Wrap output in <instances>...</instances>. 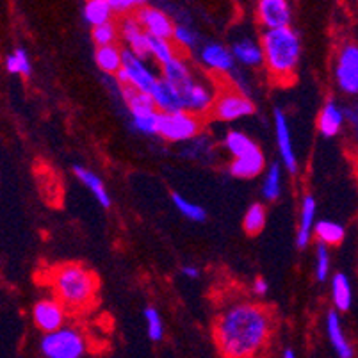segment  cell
Here are the masks:
<instances>
[{
    "mask_svg": "<svg viewBox=\"0 0 358 358\" xmlns=\"http://www.w3.org/2000/svg\"><path fill=\"white\" fill-rule=\"evenodd\" d=\"M198 36L191 31L187 25L177 24L173 34V43L177 48H182V50H194L198 47Z\"/></svg>",
    "mask_w": 358,
    "mask_h": 358,
    "instance_id": "obj_38",
    "label": "cell"
},
{
    "mask_svg": "<svg viewBox=\"0 0 358 358\" xmlns=\"http://www.w3.org/2000/svg\"><path fill=\"white\" fill-rule=\"evenodd\" d=\"M344 116H346V122L350 123L351 130H353L355 138L358 139V102L348 103L344 107Z\"/></svg>",
    "mask_w": 358,
    "mask_h": 358,
    "instance_id": "obj_40",
    "label": "cell"
},
{
    "mask_svg": "<svg viewBox=\"0 0 358 358\" xmlns=\"http://www.w3.org/2000/svg\"><path fill=\"white\" fill-rule=\"evenodd\" d=\"M171 200H173L175 209H177L182 216L187 217V220L198 221V223L207 220V213H205V209L201 207V205L193 203V201H189L187 198H184L178 193L171 194Z\"/></svg>",
    "mask_w": 358,
    "mask_h": 358,
    "instance_id": "obj_35",
    "label": "cell"
},
{
    "mask_svg": "<svg viewBox=\"0 0 358 358\" xmlns=\"http://www.w3.org/2000/svg\"><path fill=\"white\" fill-rule=\"evenodd\" d=\"M134 16L138 18V22L148 36H154V38H159V40L173 41L177 24H175V20L168 11L157 8V6L143 4L136 11Z\"/></svg>",
    "mask_w": 358,
    "mask_h": 358,
    "instance_id": "obj_9",
    "label": "cell"
},
{
    "mask_svg": "<svg viewBox=\"0 0 358 358\" xmlns=\"http://www.w3.org/2000/svg\"><path fill=\"white\" fill-rule=\"evenodd\" d=\"M115 79L118 84H129V86L152 96L161 77H157L154 71L150 70L145 61L139 59L138 55L123 48V70L116 75Z\"/></svg>",
    "mask_w": 358,
    "mask_h": 358,
    "instance_id": "obj_6",
    "label": "cell"
},
{
    "mask_svg": "<svg viewBox=\"0 0 358 358\" xmlns=\"http://www.w3.org/2000/svg\"><path fill=\"white\" fill-rule=\"evenodd\" d=\"M216 96L217 93L209 84L196 80L187 93V99H185V110H189L193 115L205 120V116H210V113H213Z\"/></svg>",
    "mask_w": 358,
    "mask_h": 358,
    "instance_id": "obj_17",
    "label": "cell"
},
{
    "mask_svg": "<svg viewBox=\"0 0 358 358\" xmlns=\"http://www.w3.org/2000/svg\"><path fill=\"white\" fill-rule=\"evenodd\" d=\"M45 284L68 312L80 314L95 307L100 287L99 278L83 264L68 262L50 268L45 276Z\"/></svg>",
    "mask_w": 358,
    "mask_h": 358,
    "instance_id": "obj_2",
    "label": "cell"
},
{
    "mask_svg": "<svg viewBox=\"0 0 358 358\" xmlns=\"http://www.w3.org/2000/svg\"><path fill=\"white\" fill-rule=\"evenodd\" d=\"M198 57H200L201 64L207 70L217 71V73H230L234 71V57L232 50L220 43H207L198 50Z\"/></svg>",
    "mask_w": 358,
    "mask_h": 358,
    "instance_id": "obj_16",
    "label": "cell"
},
{
    "mask_svg": "<svg viewBox=\"0 0 358 358\" xmlns=\"http://www.w3.org/2000/svg\"><path fill=\"white\" fill-rule=\"evenodd\" d=\"M83 15L91 29L115 22V11L110 8V0H87L84 2Z\"/></svg>",
    "mask_w": 358,
    "mask_h": 358,
    "instance_id": "obj_25",
    "label": "cell"
},
{
    "mask_svg": "<svg viewBox=\"0 0 358 358\" xmlns=\"http://www.w3.org/2000/svg\"><path fill=\"white\" fill-rule=\"evenodd\" d=\"M180 273L185 276V278H189V280H196L198 276H200V269H198L196 266H184V268L180 269Z\"/></svg>",
    "mask_w": 358,
    "mask_h": 358,
    "instance_id": "obj_42",
    "label": "cell"
},
{
    "mask_svg": "<svg viewBox=\"0 0 358 358\" xmlns=\"http://www.w3.org/2000/svg\"><path fill=\"white\" fill-rule=\"evenodd\" d=\"M275 314L266 305L237 301L217 314L213 337L221 358H255L271 341Z\"/></svg>",
    "mask_w": 358,
    "mask_h": 358,
    "instance_id": "obj_1",
    "label": "cell"
},
{
    "mask_svg": "<svg viewBox=\"0 0 358 358\" xmlns=\"http://www.w3.org/2000/svg\"><path fill=\"white\" fill-rule=\"evenodd\" d=\"M143 4H145V2H139V0H110V8H113L115 15H118L120 18L136 15V11H138Z\"/></svg>",
    "mask_w": 358,
    "mask_h": 358,
    "instance_id": "obj_39",
    "label": "cell"
},
{
    "mask_svg": "<svg viewBox=\"0 0 358 358\" xmlns=\"http://www.w3.org/2000/svg\"><path fill=\"white\" fill-rule=\"evenodd\" d=\"M266 221H268V210L262 203H252L244 214L243 220V229L248 236H257L264 230L266 227Z\"/></svg>",
    "mask_w": 358,
    "mask_h": 358,
    "instance_id": "obj_30",
    "label": "cell"
},
{
    "mask_svg": "<svg viewBox=\"0 0 358 358\" xmlns=\"http://www.w3.org/2000/svg\"><path fill=\"white\" fill-rule=\"evenodd\" d=\"M68 310L55 298H47L36 301L32 307V321L36 328L47 334L61 330L66 327Z\"/></svg>",
    "mask_w": 358,
    "mask_h": 358,
    "instance_id": "obj_10",
    "label": "cell"
},
{
    "mask_svg": "<svg viewBox=\"0 0 358 358\" xmlns=\"http://www.w3.org/2000/svg\"><path fill=\"white\" fill-rule=\"evenodd\" d=\"M255 15L266 31L291 27L292 9L287 0H259Z\"/></svg>",
    "mask_w": 358,
    "mask_h": 358,
    "instance_id": "obj_11",
    "label": "cell"
},
{
    "mask_svg": "<svg viewBox=\"0 0 358 358\" xmlns=\"http://www.w3.org/2000/svg\"><path fill=\"white\" fill-rule=\"evenodd\" d=\"M253 113H255V106L248 99V95L237 91L236 87H229L217 93L210 116L217 122H236V120L252 116Z\"/></svg>",
    "mask_w": 358,
    "mask_h": 358,
    "instance_id": "obj_7",
    "label": "cell"
},
{
    "mask_svg": "<svg viewBox=\"0 0 358 358\" xmlns=\"http://www.w3.org/2000/svg\"><path fill=\"white\" fill-rule=\"evenodd\" d=\"M150 55L157 61L161 66L168 64L169 61H173L177 57V47H175L173 41H166L159 40V38H154L150 36Z\"/></svg>",
    "mask_w": 358,
    "mask_h": 358,
    "instance_id": "obj_32",
    "label": "cell"
},
{
    "mask_svg": "<svg viewBox=\"0 0 358 358\" xmlns=\"http://www.w3.org/2000/svg\"><path fill=\"white\" fill-rule=\"evenodd\" d=\"M95 63L102 73L109 75V77H116L123 70V48L120 45L96 48Z\"/></svg>",
    "mask_w": 358,
    "mask_h": 358,
    "instance_id": "obj_23",
    "label": "cell"
},
{
    "mask_svg": "<svg viewBox=\"0 0 358 358\" xmlns=\"http://www.w3.org/2000/svg\"><path fill=\"white\" fill-rule=\"evenodd\" d=\"M223 145L227 148V152L232 155V159L244 157V155L253 154V152L259 150V145L255 141H252L246 134L239 132V130H230V132H227Z\"/></svg>",
    "mask_w": 358,
    "mask_h": 358,
    "instance_id": "obj_28",
    "label": "cell"
},
{
    "mask_svg": "<svg viewBox=\"0 0 358 358\" xmlns=\"http://www.w3.org/2000/svg\"><path fill=\"white\" fill-rule=\"evenodd\" d=\"M273 120H275L276 145H278L282 164H284V168L287 169L289 173L296 175V171H298V159H296L294 148H292L291 130H289V123L284 115V110L275 109V113H273Z\"/></svg>",
    "mask_w": 358,
    "mask_h": 358,
    "instance_id": "obj_13",
    "label": "cell"
},
{
    "mask_svg": "<svg viewBox=\"0 0 358 358\" xmlns=\"http://www.w3.org/2000/svg\"><path fill=\"white\" fill-rule=\"evenodd\" d=\"M324 327H327V335L328 341H330L331 348L335 350L338 358H353L355 351L353 346L350 344V341L346 338L344 334L343 321H341V315L337 310H330L324 319Z\"/></svg>",
    "mask_w": 358,
    "mask_h": 358,
    "instance_id": "obj_20",
    "label": "cell"
},
{
    "mask_svg": "<svg viewBox=\"0 0 358 358\" xmlns=\"http://www.w3.org/2000/svg\"><path fill=\"white\" fill-rule=\"evenodd\" d=\"M266 169V157L262 150H257L253 154L244 155V157L232 159L229 164V171L236 178H255Z\"/></svg>",
    "mask_w": 358,
    "mask_h": 358,
    "instance_id": "obj_21",
    "label": "cell"
},
{
    "mask_svg": "<svg viewBox=\"0 0 358 358\" xmlns=\"http://www.w3.org/2000/svg\"><path fill=\"white\" fill-rule=\"evenodd\" d=\"M344 123H346V116H344V107L338 106L334 100H328L317 116V130L323 138H335L341 134Z\"/></svg>",
    "mask_w": 358,
    "mask_h": 358,
    "instance_id": "obj_18",
    "label": "cell"
},
{
    "mask_svg": "<svg viewBox=\"0 0 358 358\" xmlns=\"http://www.w3.org/2000/svg\"><path fill=\"white\" fill-rule=\"evenodd\" d=\"M335 83L346 95H358V45L344 43L335 55Z\"/></svg>",
    "mask_w": 358,
    "mask_h": 358,
    "instance_id": "obj_8",
    "label": "cell"
},
{
    "mask_svg": "<svg viewBox=\"0 0 358 358\" xmlns=\"http://www.w3.org/2000/svg\"><path fill=\"white\" fill-rule=\"evenodd\" d=\"M203 118L189 110L178 113H159L157 136L169 143H189L201 134Z\"/></svg>",
    "mask_w": 358,
    "mask_h": 358,
    "instance_id": "obj_4",
    "label": "cell"
},
{
    "mask_svg": "<svg viewBox=\"0 0 358 358\" xmlns=\"http://www.w3.org/2000/svg\"><path fill=\"white\" fill-rule=\"evenodd\" d=\"M73 175L79 178V182H83L86 185L87 189L91 191V194L96 198L100 205H102L103 209H110V205H113V200H110L109 193H107L106 185H103L102 178L99 177L96 173H93L91 169L84 168V166L75 164L73 166Z\"/></svg>",
    "mask_w": 358,
    "mask_h": 358,
    "instance_id": "obj_22",
    "label": "cell"
},
{
    "mask_svg": "<svg viewBox=\"0 0 358 358\" xmlns=\"http://www.w3.org/2000/svg\"><path fill=\"white\" fill-rule=\"evenodd\" d=\"M116 87H118L120 96L125 102L127 109L130 113V118H143V116H152L159 115V109L155 106L154 99L143 91L136 90V87L129 86V84H118L116 83Z\"/></svg>",
    "mask_w": 358,
    "mask_h": 358,
    "instance_id": "obj_15",
    "label": "cell"
},
{
    "mask_svg": "<svg viewBox=\"0 0 358 358\" xmlns=\"http://www.w3.org/2000/svg\"><path fill=\"white\" fill-rule=\"evenodd\" d=\"M152 99H154L159 113H178V110H185L180 95L162 77L159 79L157 86H155L154 93H152Z\"/></svg>",
    "mask_w": 358,
    "mask_h": 358,
    "instance_id": "obj_24",
    "label": "cell"
},
{
    "mask_svg": "<svg viewBox=\"0 0 358 358\" xmlns=\"http://www.w3.org/2000/svg\"><path fill=\"white\" fill-rule=\"evenodd\" d=\"M331 301L337 312H348L353 303L350 278L344 273H335L331 276Z\"/></svg>",
    "mask_w": 358,
    "mask_h": 358,
    "instance_id": "obj_26",
    "label": "cell"
},
{
    "mask_svg": "<svg viewBox=\"0 0 358 358\" xmlns=\"http://www.w3.org/2000/svg\"><path fill=\"white\" fill-rule=\"evenodd\" d=\"M91 38L96 48L100 47H110V45H118L120 36V25L116 22H109L106 25L91 29Z\"/></svg>",
    "mask_w": 358,
    "mask_h": 358,
    "instance_id": "obj_33",
    "label": "cell"
},
{
    "mask_svg": "<svg viewBox=\"0 0 358 358\" xmlns=\"http://www.w3.org/2000/svg\"><path fill=\"white\" fill-rule=\"evenodd\" d=\"M314 236L317 237V243L327 244V246H338L344 241L346 230L341 223L331 220H321L315 223Z\"/></svg>",
    "mask_w": 358,
    "mask_h": 358,
    "instance_id": "obj_29",
    "label": "cell"
},
{
    "mask_svg": "<svg viewBox=\"0 0 358 358\" xmlns=\"http://www.w3.org/2000/svg\"><path fill=\"white\" fill-rule=\"evenodd\" d=\"M145 321H146V330H148V337L154 343H161L164 337V324H162L161 314L155 307H146L145 308Z\"/></svg>",
    "mask_w": 358,
    "mask_h": 358,
    "instance_id": "obj_36",
    "label": "cell"
},
{
    "mask_svg": "<svg viewBox=\"0 0 358 358\" xmlns=\"http://www.w3.org/2000/svg\"><path fill=\"white\" fill-rule=\"evenodd\" d=\"M264 66L275 84L289 86L294 83L301 59V40L292 27L264 31L260 34Z\"/></svg>",
    "mask_w": 358,
    "mask_h": 358,
    "instance_id": "obj_3",
    "label": "cell"
},
{
    "mask_svg": "<svg viewBox=\"0 0 358 358\" xmlns=\"http://www.w3.org/2000/svg\"><path fill=\"white\" fill-rule=\"evenodd\" d=\"M6 70L13 75H22V77H29L32 71L31 59L25 48H16L13 54L6 57Z\"/></svg>",
    "mask_w": 358,
    "mask_h": 358,
    "instance_id": "obj_34",
    "label": "cell"
},
{
    "mask_svg": "<svg viewBox=\"0 0 358 358\" xmlns=\"http://www.w3.org/2000/svg\"><path fill=\"white\" fill-rule=\"evenodd\" d=\"M161 77L169 84V86L173 87L177 91L178 95H180L182 102H184L185 107V99H187V93L193 87V84L196 83V79L191 73L189 66L180 59V57H175L173 61H169L168 64L161 66Z\"/></svg>",
    "mask_w": 358,
    "mask_h": 358,
    "instance_id": "obj_14",
    "label": "cell"
},
{
    "mask_svg": "<svg viewBox=\"0 0 358 358\" xmlns=\"http://www.w3.org/2000/svg\"><path fill=\"white\" fill-rule=\"evenodd\" d=\"M315 198L312 194H305L301 200V207H299V224L296 229V246L299 250L307 248L310 244V237L315 229Z\"/></svg>",
    "mask_w": 358,
    "mask_h": 358,
    "instance_id": "obj_19",
    "label": "cell"
},
{
    "mask_svg": "<svg viewBox=\"0 0 358 358\" xmlns=\"http://www.w3.org/2000/svg\"><path fill=\"white\" fill-rule=\"evenodd\" d=\"M280 193H282V164L273 162L264 177L262 196L268 201H275L280 198Z\"/></svg>",
    "mask_w": 358,
    "mask_h": 358,
    "instance_id": "obj_31",
    "label": "cell"
},
{
    "mask_svg": "<svg viewBox=\"0 0 358 358\" xmlns=\"http://www.w3.org/2000/svg\"><path fill=\"white\" fill-rule=\"evenodd\" d=\"M330 275V252L327 244H315V278L317 282H327Z\"/></svg>",
    "mask_w": 358,
    "mask_h": 358,
    "instance_id": "obj_37",
    "label": "cell"
},
{
    "mask_svg": "<svg viewBox=\"0 0 358 358\" xmlns=\"http://www.w3.org/2000/svg\"><path fill=\"white\" fill-rule=\"evenodd\" d=\"M282 358H296V353L291 350V348H287V350L282 353Z\"/></svg>",
    "mask_w": 358,
    "mask_h": 358,
    "instance_id": "obj_43",
    "label": "cell"
},
{
    "mask_svg": "<svg viewBox=\"0 0 358 358\" xmlns=\"http://www.w3.org/2000/svg\"><path fill=\"white\" fill-rule=\"evenodd\" d=\"M269 291V284H268V280H264V278H255V282H253V292H255L257 296H264V294H268Z\"/></svg>",
    "mask_w": 358,
    "mask_h": 358,
    "instance_id": "obj_41",
    "label": "cell"
},
{
    "mask_svg": "<svg viewBox=\"0 0 358 358\" xmlns=\"http://www.w3.org/2000/svg\"><path fill=\"white\" fill-rule=\"evenodd\" d=\"M120 36H122L123 43H125L127 50H130L134 55H138L139 59L146 61L150 59V36L146 34L145 29L138 22L134 15L120 18Z\"/></svg>",
    "mask_w": 358,
    "mask_h": 358,
    "instance_id": "obj_12",
    "label": "cell"
},
{
    "mask_svg": "<svg viewBox=\"0 0 358 358\" xmlns=\"http://www.w3.org/2000/svg\"><path fill=\"white\" fill-rule=\"evenodd\" d=\"M40 351L45 358H83L87 351V338L79 328L64 327L43 335Z\"/></svg>",
    "mask_w": 358,
    "mask_h": 358,
    "instance_id": "obj_5",
    "label": "cell"
},
{
    "mask_svg": "<svg viewBox=\"0 0 358 358\" xmlns=\"http://www.w3.org/2000/svg\"><path fill=\"white\" fill-rule=\"evenodd\" d=\"M232 54L236 61H239L244 66H262L264 64V52L260 43H255L252 40H243L239 43H234Z\"/></svg>",
    "mask_w": 358,
    "mask_h": 358,
    "instance_id": "obj_27",
    "label": "cell"
}]
</instances>
